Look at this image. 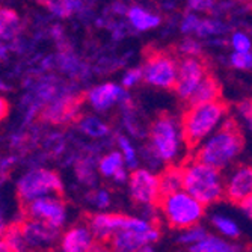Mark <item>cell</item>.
Segmentation results:
<instances>
[{
  "label": "cell",
  "mask_w": 252,
  "mask_h": 252,
  "mask_svg": "<svg viewBox=\"0 0 252 252\" xmlns=\"http://www.w3.org/2000/svg\"><path fill=\"white\" fill-rule=\"evenodd\" d=\"M158 180L162 196L183 189V168H178L177 165H169L158 175Z\"/></svg>",
  "instance_id": "603a6c76"
},
{
  "label": "cell",
  "mask_w": 252,
  "mask_h": 252,
  "mask_svg": "<svg viewBox=\"0 0 252 252\" xmlns=\"http://www.w3.org/2000/svg\"><path fill=\"white\" fill-rule=\"evenodd\" d=\"M237 112L240 118L245 121L248 130L252 133V100H245L237 106Z\"/></svg>",
  "instance_id": "8d00e7d4"
},
{
  "label": "cell",
  "mask_w": 252,
  "mask_h": 252,
  "mask_svg": "<svg viewBox=\"0 0 252 252\" xmlns=\"http://www.w3.org/2000/svg\"><path fill=\"white\" fill-rule=\"evenodd\" d=\"M177 70L178 62L169 55L156 53L150 56L142 66L144 71V80L156 88H174L175 79H177Z\"/></svg>",
  "instance_id": "30bf717a"
},
{
  "label": "cell",
  "mask_w": 252,
  "mask_h": 252,
  "mask_svg": "<svg viewBox=\"0 0 252 252\" xmlns=\"http://www.w3.org/2000/svg\"><path fill=\"white\" fill-rule=\"evenodd\" d=\"M15 190L23 204L47 195H61L63 183L58 172L47 168H33L17 180Z\"/></svg>",
  "instance_id": "8992f818"
},
{
  "label": "cell",
  "mask_w": 252,
  "mask_h": 252,
  "mask_svg": "<svg viewBox=\"0 0 252 252\" xmlns=\"http://www.w3.org/2000/svg\"><path fill=\"white\" fill-rule=\"evenodd\" d=\"M219 95H220V86H219V83L215 79L205 76V79L193 91V94L190 95L189 101H190V106L213 103V101L219 100Z\"/></svg>",
  "instance_id": "ffe728a7"
},
{
  "label": "cell",
  "mask_w": 252,
  "mask_h": 252,
  "mask_svg": "<svg viewBox=\"0 0 252 252\" xmlns=\"http://www.w3.org/2000/svg\"><path fill=\"white\" fill-rule=\"evenodd\" d=\"M210 223L216 230V233L225 239L234 240L240 236V225L228 215L223 213H213L210 218Z\"/></svg>",
  "instance_id": "7402d4cb"
},
{
  "label": "cell",
  "mask_w": 252,
  "mask_h": 252,
  "mask_svg": "<svg viewBox=\"0 0 252 252\" xmlns=\"http://www.w3.org/2000/svg\"><path fill=\"white\" fill-rule=\"evenodd\" d=\"M127 215L110 213V212H95L88 219L91 231L94 233L97 240L110 242V239L126 226Z\"/></svg>",
  "instance_id": "9a60e30c"
},
{
  "label": "cell",
  "mask_w": 252,
  "mask_h": 252,
  "mask_svg": "<svg viewBox=\"0 0 252 252\" xmlns=\"http://www.w3.org/2000/svg\"><path fill=\"white\" fill-rule=\"evenodd\" d=\"M20 32V18L11 9H2L0 14V33L2 39H12Z\"/></svg>",
  "instance_id": "d4e9b609"
},
{
  "label": "cell",
  "mask_w": 252,
  "mask_h": 252,
  "mask_svg": "<svg viewBox=\"0 0 252 252\" xmlns=\"http://www.w3.org/2000/svg\"><path fill=\"white\" fill-rule=\"evenodd\" d=\"M199 17L196 15V14H186L185 17H183V20H181V25H180V29H181V32L183 33H195V31H196V28H198V25H199Z\"/></svg>",
  "instance_id": "d590c367"
},
{
  "label": "cell",
  "mask_w": 252,
  "mask_h": 252,
  "mask_svg": "<svg viewBox=\"0 0 252 252\" xmlns=\"http://www.w3.org/2000/svg\"><path fill=\"white\" fill-rule=\"evenodd\" d=\"M230 62L237 70H251L252 68V52H234Z\"/></svg>",
  "instance_id": "1f68e13d"
},
{
  "label": "cell",
  "mask_w": 252,
  "mask_h": 252,
  "mask_svg": "<svg viewBox=\"0 0 252 252\" xmlns=\"http://www.w3.org/2000/svg\"><path fill=\"white\" fill-rule=\"evenodd\" d=\"M128 193L134 204L141 207H150V205H158L162 198L160 190L158 175L148 168H136L130 172V178L127 181Z\"/></svg>",
  "instance_id": "52a82bcc"
},
{
  "label": "cell",
  "mask_w": 252,
  "mask_h": 252,
  "mask_svg": "<svg viewBox=\"0 0 252 252\" xmlns=\"http://www.w3.org/2000/svg\"><path fill=\"white\" fill-rule=\"evenodd\" d=\"M207 228L202 226L201 223H196L193 226H189L186 230H181L178 231V236H177V242L181 245V246H192L195 243H198L199 240H202L205 236H207Z\"/></svg>",
  "instance_id": "484cf974"
},
{
  "label": "cell",
  "mask_w": 252,
  "mask_h": 252,
  "mask_svg": "<svg viewBox=\"0 0 252 252\" xmlns=\"http://www.w3.org/2000/svg\"><path fill=\"white\" fill-rule=\"evenodd\" d=\"M0 252H11V251H9V248L2 242V243H0Z\"/></svg>",
  "instance_id": "7bdbcfd3"
},
{
  "label": "cell",
  "mask_w": 252,
  "mask_h": 252,
  "mask_svg": "<svg viewBox=\"0 0 252 252\" xmlns=\"http://www.w3.org/2000/svg\"><path fill=\"white\" fill-rule=\"evenodd\" d=\"M213 0H188V6L192 12H205L213 8Z\"/></svg>",
  "instance_id": "74e56055"
},
{
  "label": "cell",
  "mask_w": 252,
  "mask_h": 252,
  "mask_svg": "<svg viewBox=\"0 0 252 252\" xmlns=\"http://www.w3.org/2000/svg\"><path fill=\"white\" fill-rule=\"evenodd\" d=\"M98 172L106 178H113L120 185L128 181V166L121 154V151H110L98 160Z\"/></svg>",
  "instance_id": "e0dca14e"
},
{
  "label": "cell",
  "mask_w": 252,
  "mask_h": 252,
  "mask_svg": "<svg viewBox=\"0 0 252 252\" xmlns=\"http://www.w3.org/2000/svg\"><path fill=\"white\" fill-rule=\"evenodd\" d=\"M225 117L226 107L219 100L213 103L190 106L181 121L188 144L190 147H198L205 137H209L212 133L222 127Z\"/></svg>",
  "instance_id": "5b68a950"
},
{
  "label": "cell",
  "mask_w": 252,
  "mask_h": 252,
  "mask_svg": "<svg viewBox=\"0 0 252 252\" xmlns=\"http://www.w3.org/2000/svg\"><path fill=\"white\" fill-rule=\"evenodd\" d=\"M88 252H115V249L112 248V245L109 242H101L97 240L93 246L89 248Z\"/></svg>",
  "instance_id": "f35d334b"
},
{
  "label": "cell",
  "mask_w": 252,
  "mask_h": 252,
  "mask_svg": "<svg viewBox=\"0 0 252 252\" xmlns=\"http://www.w3.org/2000/svg\"><path fill=\"white\" fill-rule=\"evenodd\" d=\"M223 32V25L216 20H207V18H201L199 25L195 31V35L201 38H207V36H215Z\"/></svg>",
  "instance_id": "f546056e"
},
{
  "label": "cell",
  "mask_w": 252,
  "mask_h": 252,
  "mask_svg": "<svg viewBox=\"0 0 252 252\" xmlns=\"http://www.w3.org/2000/svg\"><path fill=\"white\" fill-rule=\"evenodd\" d=\"M49 9L58 17H68L82 9V0H49Z\"/></svg>",
  "instance_id": "4316f807"
},
{
  "label": "cell",
  "mask_w": 252,
  "mask_h": 252,
  "mask_svg": "<svg viewBox=\"0 0 252 252\" xmlns=\"http://www.w3.org/2000/svg\"><path fill=\"white\" fill-rule=\"evenodd\" d=\"M242 147L243 139L236 124L233 121H225L220 128L205 137L196 147L195 158L222 171L239 157Z\"/></svg>",
  "instance_id": "6da1fadb"
},
{
  "label": "cell",
  "mask_w": 252,
  "mask_h": 252,
  "mask_svg": "<svg viewBox=\"0 0 252 252\" xmlns=\"http://www.w3.org/2000/svg\"><path fill=\"white\" fill-rule=\"evenodd\" d=\"M95 242L97 239L91 231L88 222L76 223L62 231L58 248L61 252H88Z\"/></svg>",
  "instance_id": "5bb4252c"
},
{
  "label": "cell",
  "mask_w": 252,
  "mask_h": 252,
  "mask_svg": "<svg viewBox=\"0 0 252 252\" xmlns=\"http://www.w3.org/2000/svg\"><path fill=\"white\" fill-rule=\"evenodd\" d=\"M117 145H118V150L121 151V154H123V157L126 160L128 169L130 171L136 169L137 168V163H139V156H137V151L133 147L131 141L128 139L127 136H118Z\"/></svg>",
  "instance_id": "83f0119b"
},
{
  "label": "cell",
  "mask_w": 252,
  "mask_h": 252,
  "mask_svg": "<svg viewBox=\"0 0 252 252\" xmlns=\"http://www.w3.org/2000/svg\"><path fill=\"white\" fill-rule=\"evenodd\" d=\"M188 141L183 126L171 117H160L150 128V148L166 165H177L185 156Z\"/></svg>",
  "instance_id": "3957f363"
},
{
  "label": "cell",
  "mask_w": 252,
  "mask_h": 252,
  "mask_svg": "<svg viewBox=\"0 0 252 252\" xmlns=\"http://www.w3.org/2000/svg\"><path fill=\"white\" fill-rule=\"evenodd\" d=\"M126 15L130 26L137 32H147L160 25V17L142 6H130Z\"/></svg>",
  "instance_id": "ac0fdd59"
},
{
  "label": "cell",
  "mask_w": 252,
  "mask_h": 252,
  "mask_svg": "<svg viewBox=\"0 0 252 252\" xmlns=\"http://www.w3.org/2000/svg\"><path fill=\"white\" fill-rule=\"evenodd\" d=\"M183 168V189L201 201L205 207L225 198V177L220 169L201 162L189 160Z\"/></svg>",
  "instance_id": "7a4b0ae2"
},
{
  "label": "cell",
  "mask_w": 252,
  "mask_h": 252,
  "mask_svg": "<svg viewBox=\"0 0 252 252\" xmlns=\"http://www.w3.org/2000/svg\"><path fill=\"white\" fill-rule=\"evenodd\" d=\"M158 213L171 228L181 231L202 220L205 205L188 190L180 189L160 198Z\"/></svg>",
  "instance_id": "277c9868"
},
{
  "label": "cell",
  "mask_w": 252,
  "mask_h": 252,
  "mask_svg": "<svg viewBox=\"0 0 252 252\" xmlns=\"http://www.w3.org/2000/svg\"><path fill=\"white\" fill-rule=\"evenodd\" d=\"M180 53L185 56H198L201 53V44L193 39V38H188L180 44Z\"/></svg>",
  "instance_id": "e575fe53"
},
{
  "label": "cell",
  "mask_w": 252,
  "mask_h": 252,
  "mask_svg": "<svg viewBox=\"0 0 252 252\" xmlns=\"http://www.w3.org/2000/svg\"><path fill=\"white\" fill-rule=\"evenodd\" d=\"M189 252H242V249L231 243L230 239L222 236L207 234L202 240L188 248Z\"/></svg>",
  "instance_id": "d6986e66"
},
{
  "label": "cell",
  "mask_w": 252,
  "mask_h": 252,
  "mask_svg": "<svg viewBox=\"0 0 252 252\" xmlns=\"http://www.w3.org/2000/svg\"><path fill=\"white\" fill-rule=\"evenodd\" d=\"M88 202L95 212H107L112 205V196L106 189H95L88 195Z\"/></svg>",
  "instance_id": "f1b7e54d"
},
{
  "label": "cell",
  "mask_w": 252,
  "mask_h": 252,
  "mask_svg": "<svg viewBox=\"0 0 252 252\" xmlns=\"http://www.w3.org/2000/svg\"><path fill=\"white\" fill-rule=\"evenodd\" d=\"M124 89V86H118L117 83H103L89 89L86 100L94 110L106 112L115 104L124 103L128 98Z\"/></svg>",
  "instance_id": "2e32d148"
},
{
  "label": "cell",
  "mask_w": 252,
  "mask_h": 252,
  "mask_svg": "<svg viewBox=\"0 0 252 252\" xmlns=\"http://www.w3.org/2000/svg\"><path fill=\"white\" fill-rule=\"evenodd\" d=\"M162 231L156 225L148 233H142L137 230H131V228H124V230L118 231L115 236L110 239V245L115 249V252H137L144 245H153L157 243Z\"/></svg>",
  "instance_id": "7c38bea8"
},
{
  "label": "cell",
  "mask_w": 252,
  "mask_h": 252,
  "mask_svg": "<svg viewBox=\"0 0 252 252\" xmlns=\"http://www.w3.org/2000/svg\"><path fill=\"white\" fill-rule=\"evenodd\" d=\"M252 195V166H236L225 177V198L234 204Z\"/></svg>",
  "instance_id": "4fadbf2b"
},
{
  "label": "cell",
  "mask_w": 252,
  "mask_h": 252,
  "mask_svg": "<svg viewBox=\"0 0 252 252\" xmlns=\"http://www.w3.org/2000/svg\"><path fill=\"white\" fill-rule=\"evenodd\" d=\"M141 80H144V71H142V68H130V70L123 76L121 85L126 89H128V88L136 86Z\"/></svg>",
  "instance_id": "836d02e7"
},
{
  "label": "cell",
  "mask_w": 252,
  "mask_h": 252,
  "mask_svg": "<svg viewBox=\"0 0 252 252\" xmlns=\"http://www.w3.org/2000/svg\"><path fill=\"white\" fill-rule=\"evenodd\" d=\"M12 163H14V158H12V157H9V158H8V157H5V158L2 160V171H3V172H6V171H8V166L11 168V165H12Z\"/></svg>",
  "instance_id": "60d3db41"
},
{
  "label": "cell",
  "mask_w": 252,
  "mask_h": 252,
  "mask_svg": "<svg viewBox=\"0 0 252 252\" xmlns=\"http://www.w3.org/2000/svg\"><path fill=\"white\" fill-rule=\"evenodd\" d=\"M20 225L31 252H50L59 245V239L62 234L61 228L53 226L45 220L32 218L23 219Z\"/></svg>",
  "instance_id": "ba28073f"
},
{
  "label": "cell",
  "mask_w": 252,
  "mask_h": 252,
  "mask_svg": "<svg viewBox=\"0 0 252 252\" xmlns=\"http://www.w3.org/2000/svg\"><path fill=\"white\" fill-rule=\"evenodd\" d=\"M239 207H240L242 213H243L249 220H252V195L248 196L246 199H243V201L239 204Z\"/></svg>",
  "instance_id": "ab89813d"
},
{
  "label": "cell",
  "mask_w": 252,
  "mask_h": 252,
  "mask_svg": "<svg viewBox=\"0 0 252 252\" xmlns=\"http://www.w3.org/2000/svg\"><path fill=\"white\" fill-rule=\"evenodd\" d=\"M137 252H154V248H153V245H144Z\"/></svg>",
  "instance_id": "b9f144b4"
},
{
  "label": "cell",
  "mask_w": 252,
  "mask_h": 252,
  "mask_svg": "<svg viewBox=\"0 0 252 252\" xmlns=\"http://www.w3.org/2000/svg\"><path fill=\"white\" fill-rule=\"evenodd\" d=\"M76 174H77L79 180L82 183H85V185H93L95 181V171H94V166L89 162H80Z\"/></svg>",
  "instance_id": "d6a6232c"
},
{
  "label": "cell",
  "mask_w": 252,
  "mask_h": 252,
  "mask_svg": "<svg viewBox=\"0 0 252 252\" xmlns=\"http://www.w3.org/2000/svg\"><path fill=\"white\" fill-rule=\"evenodd\" d=\"M79 128L86 136L94 137V139H100V137H104L109 133L107 124L95 115H85L83 118H80Z\"/></svg>",
  "instance_id": "cb8c5ba5"
},
{
  "label": "cell",
  "mask_w": 252,
  "mask_h": 252,
  "mask_svg": "<svg viewBox=\"0 0 252 252\" xmlns=\"http://www.w3.org/2000/svg\"><path fill=\"white\" fill-rule=\"evenodd\" d=\"M2 231H3L2 242L9 248L11 252H31L20 222H14L9 223L8 226H2Z\"/></svg>",
  "instance_id": "44dd1931"
},
{
  "label": "cell",
  "mask_w": 252,
  "mask_h": 252,
  "mask_svg": "<svg viewBox=\"0 0 252 252\" xmlns=\"http://www.w3.org/2000/svg\"><path fill=\"white\" fill-rule=\"evenodd\" d=\"M205 66L195 56H185L178 62L174 89L180 98L189 100L198 85L205 79Z\"/></svg>",
  "instance_id": "8fae6325"
},
{
  "label": "cell",
  "mask_w": 252,
  "mask_h": 252,
  "mask_svg": "<svg viewBox=\"0 0 252 252\" xmlns=\"http://www.w3.org/2000/svg\"><path fill=\"white\" fill-rule=\"evenodd\" d=\"M231 47L234 52H251L252 50V39L245 32H234L231 35Z\"/></svg>",
  "instance_id": "4dcf8cb0"
},
{
  "label": "cell",
  "mask_w": 252,
  "mask_h": 252,
  "mask_svg": "<svg viewBox=\"0 0 252 252\" xmlns=\"http://www.w3.org/2000/svg\"><path fill=\"white\" fill-rule=\"evenodd\" d=\"M25 216L62 228L68 222V207L61 195H47L25 204Z\"/></svg>",
  "instance_id": "9c48e42d"
}]
</instances>
